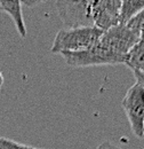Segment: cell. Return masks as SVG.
Masks as SVG:
<instances>
[{
  "mask_svg": "<svg viewBox=\"0 0 144 149\" xmlns=\"http://www.w3.org/2000/svg\"><path fill=\"white\" fill-rule=\"evenodd\" d=\"M104 31L96 26L62 29L55 36L51 52L61 54L64 52H80L88 49L100 41Z\"/></svg>",
  "mask_w": 144,
  "mask_h": 149,
  "instance_id": "cell-1",
  "label": "cell"
},
{
  "mask_svg": "<svg viewBox=\"0 0 144 149\" xmlns=\"http://www.w3.org/2000/svg\"><path fill=\"white\" fill-rule=\"evenodd\" d=\"M65 63L72 68H86L94 65L109 64H125L127 56L119 55L103 45L101 41L95 44L88 49L80 52H64L61 53Z\"/></svg>",
  "mask_w": 144,
  "mask_h": 149,
  "instance_id": "cell-2",
  "label": "cell"
},
{
  "mask_svg": "<svg viewBox=\"0 0 144 149\" xmlns=\"http://www.w3.org/2000/svg\"><path fill=\"white\" fill-rule=\"evenodd\" d=\"M56 8L66 29L94 26L91 0H58Z\"/></svg>",
  "mask_w": 144,
  "mask_h": 149,
  "instance_id": "cell-3",
  "label": "cell"
},
{
  "mask_svg": "<svg viewBox=\"0 0 144 149\" xmlns=\"http://www.w3.org/2000/svg\"><path fill=\"white\" fill-rule=\"evenodd\" d=\"M133 133L142 139L144 136V87L135 83L128 88L121 101Z\"/></svg>",
  "mask_w": 144,
  "mask_h": 149,
  "instance_id": "cell-4",
  "label": "cell"
},
{
  "mask_svg": "<svg viewBox=\"0 0 144 149\" xmlns=\"http://www.w3.org/2000/svg\"><path fill=\"white\" fill-rule=\"evenodd\" d=\"M140 33L133 31L125 24H118L107 30L100 41L119 55L127 56L129 51L140 39Z\"/></svg>",
  "mask_w": 144,
  "mask_h": 149,
  "instance_id": "cell-5",
  "label": "cell"
},
{
  "mask_svg": "<svg viewBox=\"0 0 144 149\" xmlns=\"http://www.w3.org/2000/svg\"><path fill=\"white\" fill-rule=\"evenodd\" d=\"M120 0H91V19L94 26L107 31L119 24Z\"/></svg>",
  "mask_w": 144,
  "mask_h": 149,
  "instance_id": "cell-6",
  "label": "cell"
},
{
  "mask_svg": "<svg viewBox=\"0 0 144 149\" xmlns=\"http://www.w3.org/2000/svg\"><path fill=\"white\" fill-rule=\"evenodd\" d=\"M0 8L1 10L6 12L14 21L18 35L21 37H26V28L24 24L23 14H22V2L15 0V1H0Z\"/></svg>",
  "mask_w": 144,
  "mask_h": 149,
  "instance_id": "cell-7",
  "label": "cell"
},
{
  "mask_svg": "<svg viewBox=\"0 0 144 149\" xmlns=\"http://www.w3.org/2000/svg\"><path fill=\"white\" fill-rule=\"evenodd\" d=\"M126 64L132 71L144 74V33H141L138 41L127 54Z\"/></svg>",
  "mask_w": 144,
  "mask_h": 149,
  "instance_id": "cell-8",
  "label": "cell"
},
{
  "mask_svg": "<svg viewBox=\"0 0 144 149\" xmlns=\"http://www.w3.org/2000/svg\"><path fill=\"white\" fill-rule=\"evenodd\" d=\"M144 9V0H124L121 1L119 24H125Z\"/></svg>",
  "mask_w": 144,
  "mask_h": 149,
  "instance_id": "cell-9",
  "label": "cell"
},
{
  "mask_svg": "<svg viewBox=\"0 0 144 149\" xmlns=\"http://www.w3.org/2000/svg\"><path fill=\"white\" fill-rule=\"evenodd\" d=\"M129 29H132L133 31L137 32V33H144V9L142 12H140L135 17L130 19L126 24Z\"/></svg>",
  "mask_w": 144,
  "mask_h": 149,
  "instance_id": "cell-10",
  "label": "cell"
},
{
  "mask_svg": "<svg viewBox=\"0 0 144 149\" xmlns=\"http://www.w3.org/2000/svg\"><path fill=\"white\" fill-rule=\"evenodd\" d=\"M0 149H37L31 146H25V145H21L17 143L13 140L6 139V138H1L0 136Z\"/></svg>",
  "mask_w": 144,
  "mask_h": 149,
  "instance_id": "cell-11",
  "label": "cell"
},
{
  "mask_svg": "<svg viewBox=\"0 0 144 149\" xmlns=\"http://www.w3.org/2000/svg\"><path fill=\"white\" fill-rule=\"evenodd\" d=\"M96 149H123V148L118 147L117 145H114V143H112L110 141H104V142L100 143Z\"/></svg>",
  "mask_w": 144,
  "mask_h": 149,
  "instance_id": "cell-12",
  "label": "cell"
},
{
  "mask_svg": "<svg viewBox=\"0 0 144 149\" xmlns=\"http://www.w3.org/2000/svg\"><path fill=\"white\" fill-rule=\"evenodd\" d=\"M133 74L136 78V83H138L140 85H142L144 87V74L138 72V71H133Z\"/></svg>",
  "mask_w": 144,
  "mask_h": 149,
  "instance_id": "cell-13",
  "label": "cell"
},
{
  "mask_svg": "<svg viewBox=\"0 0 144 149\" xmlns=\"http://www.w3.org/2000/svg\"><path fill=\"white\" fill-rule=\"evenodd\" d=\"M22 3H24L25 6H28V7H33V6H36V5H39L40 3V1H21Z\"/></svg>",
  "mask_w": 144,
  "mask_h": 149,
  "instance_id": "cell-14",
  "label": "cell"
},
{
  "mask_svg": "<svg viewBox=\"0 0 144 149\" xmlns=\"http://www.w3.org/2000/svg\"><path fill=\"white\" fill-rule=\"evenodd\" d=\"M3 81H5V79H3V76L2 74L0 72V90L2 88V86H3Z\"/></svg>",
  "mask_w": 144,
  "mask_h": 149,
  "instance_id": "cell-15",
  "label": "cell"
},
{
  "mask_svg": "<svg viewBox=\"0 0 144 149\" xmlns=\"http://www.w3.org/2000/svg\"><path fill=\"white\" fill-rule=\"evenodd\" d=\"M0 10H1V8H0Z\"/></svg>",
  "mask_w": 144,
  "mask_h": 149,
  "instance_id": "cell-16",
  "label": "cell"
},
{
  "mask_svg": "<svg viewBox=\"0 0 144 149\" xmlns=\"http://www.w3.org/2000/svg\"><path fill=\"white\" fill-rule=\"evenodd\" d=\"M37 149H38V148H37Z\"/></svg>",
  "mask_w": 144,
  "mask_h": 149,
  "instance_id": "cell-17",
  "label": "cell"
}]
</instances>
